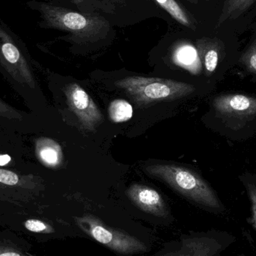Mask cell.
I'll use <instances>...</instances> for the list:
<instances>
[{"mask_svg":"<svg viewBox=\"0 0 256 256\" xmlns=\"http://www.w3.org/2000/svg\"><path fill=\"white\" fill-rule=\"evenodd\" d=\"M156 1L161 7L164 8L179 22L186 26H190V21L189 18L174 0H156Z\"/></svg>","mask_w":256,"mask_h":256,"instance_id":"obj_15","label":"cell"},{"mask_svg":"<svg viewBox=\"0 0 256 256\" xmlns=\"http://www.w3.org/2000/svg\"><path fill=\"white\" fill-rule=\"evenodd\" d=\"M0 117L9 120H21L24 116L19 110L0 98Z\"/></svg>","mask_w":256,"mask_h":256,"instance_id":"obj_17","label":"cell"},{"mask_svg":"<svg viewBox=\"0 0 256 256\" xmlns=\"http://www.w3.org/2000/svg\"><path fill=\"white\" fill-rule=\"evenodd\" d=\"M200 56L207 78L220 80L228 70L225 64L227 60L226 48L218 38L202 39L198 43Z\"/></svg>","mask_w":256,"mask_h":256,"instance_id":"obj_8","label":"cell"},{"mask_svg":"<svg viewBox=\"0 0 256 256\" xmlns=\"http://www.w3.org/2000/svg\"><path fill=\"white\" fill-rule=\"evenodd\" d=\"M21 178L10 170L0 168V184L14 186L20 182Z\"/></svg>","mask_w":256,"mask_h":256,"instance_id":"obj_18","label":"cell"},{"mask_svg":"<svg viewBox=\"0 0 256 256\" xmlns=\"http://www.w3.org/2000/svg\"><path fill=\"white\" fill-rule=\"evenodd\" d=\"M76 222L85 234L116 254L130 256L149 251L148 245L140 239L106 225L92 215L76 218Z\"/></svg>","mask_w":256,"mask_h":256,"instance_id":"obj_5","label":"cell"},{"mask_svg":"<svg viewBox=\"0 0 256 256\" xmlns=\"http://www.w3.org/2000/svg\"><path fill=\"white\" fill-rule=\"evenodd\" d=\"M212 116L216 130L234 142L246 141L256 135V96L222 93L212 99Z\"/></svg>","mask_w":256,"mask_h":256,"instance_id":"obj_1","label":"cell"},{"mask_svg":"<svg viewBox=\"0 0 256 256\" xmlns=\"http://www.w3.org/2000/svg\"><path fill=\"white\" fill-rule=\"evenodd\" d=\"M238 64L251 76V81L256 82V38L240 54Z\"/></svg>","mask_w":256,"mask_h":256,"instance_id":"obj_14","label":"cell"},{"mask_svg":"<svg viewBox=\"0 0 256 256\" xmlns=\"http://www.w3.org/2000/svg\"><path fill=\"white\" fill-rule=\"evenodd\" d=\"M68 104L78 116L82 127L93 131L103 120L102 112L88 93L78 84H70L64 88Z\"/></svg>","mask_w":256,"mask_h":256,"instance_id":"obj_7","label":"cell"},{"mask_svg":"<svg viewBox=\"0 0 256 256\" xmlns=\"http://www.w3.org/2000/svg\"><path fill=\"white\" fill-rule=\"evenodd\" d=\"M126 195L140 210L158 218L170 216V210L162 196L150 186L134 184L126 190Z\"/></svg>","mask_w":256,"mask_h":256,"instance_id":"obj_9","label":"cell"},{"mask_svg":"<svg viewBox=\"0 0 256 256\" xmlns=\"http://www.w3.org/2000/svg\"><path fill=\"white\" fill-rule=\"evenodd\" d=\"M256 2V0H226L218 22V26L226 21L237 19L248 12Z\"/></svg>","mask_w":256,"mask_h":256,"instance_id":"obj_11","label":"cell"},{"mask_svg":"<svg viewBox=\"0 0 256 256\" xmlns=\"http://www.w3.org/2000/svg\"><path fill=\"white\" fill-rule=\"evenodd\" d=\"M197 60V52L192 46L180 48L177 52V60L180 64L188 68L192 66Z\"/></svg>","mask_w":256,"mask_h":256,"instance_id":"obj_16","label":"cell"},{"mask_svg":"<svg viewBox=\"0 0 256 256\" xmlns=\"http://www.w3.org/2000/svg\"><path fill=\"white\" fill-rule=\"evenodd\" d=\"M237 240L226 231L210 230L182 234L152 256H220Z\"/></svg>","mask_w":256,"mask_h":256,"instance_id":"obj_4","label":"cell"},{"mask_svg":"<svg viewBox=\"0 0 256 256\" xmlns=\"http://www.w3.org/2000/svg\"><path fill=\"white\" fill-rule=\"evenodd\" d=\"M117 88L124 90L138 104L174 100L190 96L196 87L191 84L162 78L128 76L116 81Z\"/></svg>","mask_w":256,"mask_h":256,"instance_id":"obj_3","label":"cell"},{"mask_svg":"<svg viewBox=\"0 0 256 256\" xmlns=\"http://www.w3.org/2000/svg\"><path fill=\"white\" fill-rule=\"evenodd\" d=\"M0 67L19 85L33 90L36 80L31 66L10 30L0 24Z\"/></svg>","mask_w":256,"mask_h":256,"instance_id":"obj_6","label":"cell"},{"mask_svg":"<svg viewBox=\"0 0 256 256\" xmlns=\"http://www.w3.org/2000/svg\"><path fill=\"white\" fill-rule=\"evenodd\" d=\"M146 170L204 210L215 214H222L226 212L225 206L212 186L192 170L171 164L149 166Z\"/></svg>","mask_w":256,"mask_h":256,"instance_id":"obj_2","label":"cell"},{"mask_svg":"<svg viewBox=\"0 0 256 256\" xmlns=\"http://www.w3.org/2000/svg\"><path fill=\"white\" fill-rule=\"evenodd\" d=\"M239 179L246 190L250 202L251 215L248 222L256 230V176L252 173L244 172L239 176Z\"/></svg>","mask_w":256,"mask_h":256,"instance_id":"obj_13","label":"cell"},{"mask_svg":"<svg viewBox=\"0 0 256 256\" xmlns=\"http://www.w3.org/2000/svg\"><path fill=\"white\" fill-rule=\"evenodd\" d=\"M238 256H245L244 255H243V254H242V255Z\"/></svg>","mask_w":256,"mask_h":256,"instance_id":"obj_22","label":"cell"},{"mask_svg":"<svg viewBox=\"0 0 256 256\" xmlns=\"http://www.w3.org/2000/svg\"><path fill=\"white\" fill-rule=\"evenodd\" d=\"M190 1L192 2H195V3L197 2V0H190Z\"/></svg>","mask_w":256,"mask_h":256,"instance_id":"obj_21","label":"cell"},{"mask_svg":"<svg viewBox=\"0 0 256 256\" xmlns=\"http://www.w3.org/2000/svg\"><path fill=\"white\" fill-rule=\"evenodd\" d=\"M37 152L42 162L50 166L61 164L62 152L60 144L54 140L42 138L37 144Z\"/></svg>","mask_w":256,"mask_h":256,"instance_id":"obj_10","label":"cell"},{"mask_svg":"<svg viewBox=\"0 0 256 256\" xmlns=\"http://www.w3.org/2000/svg\"><path fill=\"white\" fill-rule=\"evenodd\" d=\"M132 105L123 99H116L110 104L108 115L114 123H123L129 121L132 117Z\"/></svg>","mask_w":256,"mask_h":256,"instance_id":"obj_12","label":"cell"},{"mask_svg":"<svg viewBox=\"0 0 256 256\" xmlns=\"http://www.w3.org/2000/svg\"><path fill=\"white\" fill-rule=\"evenodd\" d=\"M0 256H21L18 252H10V251H8V252H3L0 254Z\"/></svg>","mask_w":256,"mask_h":256,"instance_id":"obj_20","label":"cell"},{"mask_svg":"<svg viewBox=\"0 0 256 256\" xmlns=\"http://www.w3.org/2000/svg\"><path fill=\"white\" fill-rule=\"evenodd\" d=\"M25 227L28 231L36 233L51 231V228L49 226L38 220H28L25 222Z\"/></svg>","mask_w":256,"mask_h":256,"instance_id":"obj_19","label":"cell"}]
</instances>
